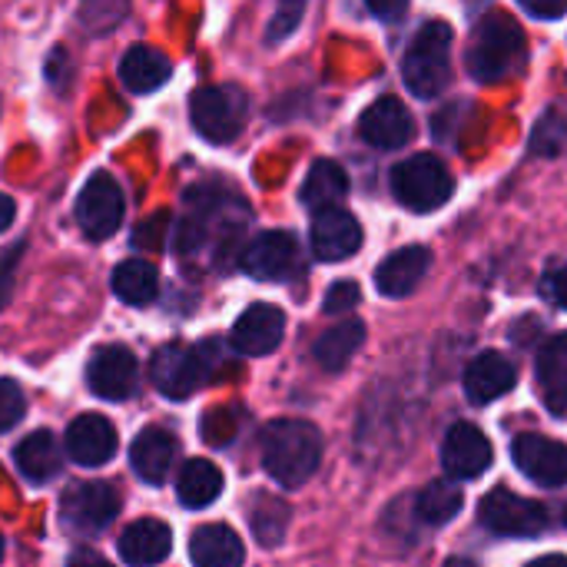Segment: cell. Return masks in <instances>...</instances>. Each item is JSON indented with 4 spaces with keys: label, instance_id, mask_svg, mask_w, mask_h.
Returning a JSON list of instances; mask_svg holds the SVG:
<instances>
[{
    "label": "cell",
    "instance_id": "1",
    "mask_svg": "<svg viewBox=\"0 0 567 567\" xmlns=\"http://www.w3.org/2000/svg\"><path fill=\"white\" fill-rule=\"evenodd\" d=\"M322 462V435L312 422L279 419L262 432V468L282 488H302Z\"/></svg>",
    "mask_w": 567,
    "mask_h": 567
},
{
    "label": "cell",
    "instance_id": "2",
    "mask_svg": "<svg viewBox=\"0 0 567 567\" xmlns=\"http://www.w3.org/2000/svg\"><path fill=\"white\" fill-rule=\"evenodd\" d=\"M525 30L515 23V17L495 10L472 30L465 63L478 83H502L525 63Z\"/></svg>",
    "mask_w": 567,
    "mask_h": 567
},
{
    "label": "cell",
    "instance_id": "3",
    "mask_svg": "<svg viewBox=\"0 0 567 567\" xmlns=\"http://www.w3.org/2000/svg\"><path fill=\"white\" fill-rule=\"evenodd\" d=\"M452 37L455 33L445 20H429L412 37L405 60H402V76H405V86L419 100H432L449 86V80H452Z\"/></svg>",
    "mask_w": 567,
    "mask_h": 567
},
{
    "label": "cell",
    "instance_id": "4",
    "mask_svg": "<svg viewBox=\"0 0 567 567\" xmlns=\"http://www.w3.org/2000/svg\"><path fill=\"white\" fill-rule=\"evenodd\" d=\"M219 342H199V346H183V342H169L163 346L153 362H150V375L156 392H163L166 399H189L196 389H203L206 382H213L216 369H219Z\"/></svg>",
    "mask_w": 567,
    "mask_h": 567
},
{
    "label": "cell",
    "instance_id": "5",
    "mask_svg": "<svg viewBox=\"0 0 567 567\" xmlns=\"http://www.w3.org/2000/svg\"><path fill=\"white\" fill-rule=\"evenodd\" d=\"M392 193L412 213H435L452 199L455 179L439 156L415 153L392 169Z\"/></svg>",
    "mask_w": 567,
    "mask_h": 567
},
{
    "label": "cell",
    "instance_id": "6",
    "mask_svg": "<svg viewBox=\"0 0 567 567\" xmlns=\"http://www.w3.org/2000/svg\"><path fill=\"white\" fill-rule=\"evenodd\" d=\"M189 116H193V126L203 140L223 146L243 133V126L249 120V96H246V90H239L233 83L199 86L189 96Z\"/></svg>",
    "mask_w": 567,
    "mask_h": 567
},
{
    "label": "cell",
    "instance_id": "7",
    "mask_svg": "<svg viewBox=\"0 0 567 567\" xmlns=\"http://www.w3.org/2000/svg\"><path fill=\"white\" fill-rule=\"evenodd\" d=\"M120 515V492L110 482H80L70 485L60 498V525L70 535L93 538L103 535Z\"/></svg>",
    "mask_w": 567,
    "mask_h": 567
},
{
    "label": "cell",
    "instance_id": "8",
    "mask_svg": "<svg viewBox=\"0 0 567 567\" xmlns=\"http://www.w3.org/2000/svg\"><path fill=\"white\" fill-rule=\"evenodd\" d=\"M76 226L83 229L86 239H110L120 226H123V213H126V199H123V189L120 183L106 173V169H96L80 196H76Z\"/></svg>",
    "mask_w": 567,
    "mask_h": 567
},
{
    "label": "cell",
    "instance_id": "9",
    "mask_svg": "<svg viewBox=\"0 0 567 567\" xmlns=\"http://www.w3.org/2000/svg\"><path fill=\"white\" fill-rule=\"evenodd\" d=\"M482 525L495 535H508V538H535L548 528V512L545 505L522 498L508 488H495L482 498L478 505Z\"/></svg>",
    "mask_w": 567,
    "mask_h": 567
},
{
    "label": "cell",
    "instance_id": "10",
    "mask_svg": "<svg viewBox=\"0 0 567 567\" xmlns=\"http://www.w3.org/2000/svg\"><path fill=\"white\" fill-rule=\"evenodd\" d=\"M86 385L103 402H126L130 395H136V385H140L136 355L120 342L93 349L86 362Z\"/></svg>",
    "mask_w": 567,
    "mask_h": 567
},
{
    "label": "cell",
    "instance_id": "11",
    "mask_svg": "<svg viewBox=\"0 0 567 567\" xmlns=\"http://www.w3.org/2000/svg\"><path fill=\"white\" fill-rule=\"evenodd\" d=\"M492 458H495V449L478 425L458 422L449 429V435L442 442V465L452 478H458V482L482 478L492 468Z\"/></svg>",
    "mask_w": 567,
    "mask_h": 567
},
{
    "label": "cell",
    "instance_id": "12",
    "mask_svg": "<svg viewBox=\"0 0 567 567\" xmlns=\"http://www.w3.org/2000/svg\"><path fill=\"white\" fill-rule=\"evenodd\" d=\"M512 458L518 472L542 488H561L567 482V449L555 439L518 435L512 442Z\"/></svg>",
    "mask_w": 567,
    "mask_h": 567
},
{
    "label": "cell",
    "instance_id": "13",
    "mask_svg": "<svg viewBox=\"0 0 567 567\" xmlns=\"http://www.w3.org/2000/svg\"><path fill=\"white\" fill-rule=\"evenodd\" d=\"M296 259H299L296 239L282 229H269V233H259L243 249L239 266L246 276L259 282H279V279H289V272L296 269Z\"/></svg>",
    "mask_w": 567,
    "mask_h": 567
},
{
    "label": "cell",
    "instance_id": "14",
    "mask_svg": "<svg viewBox=\"0 0 567 567\" xmlns=\"http://www.w3.org/2000/svg\"><path fill=\"white\" fill-rule=\"evenodd\" d=\"M362 249V223L342 209V206H329L319 209L312 219V252L322 262H342L349 256H355Z\"/></svg>",
    "mask_w": 567,
    "mask_h": 567
},
{
    "label": "cell",
    "instance_id": "15",
    "mask_svg": "<svg viewBox=\"0 0 567 567\" xmlns=\"http://www.w3.org/2000/svg\"><path fill=\"white\" fill-rule=\"evenodd\" d=\"M359 136L375 150H399L415 136V120L399 96H382L362 113Z\"/></svg>",
    "mask_w": 567,
    "mask_h": 567
},
{
    "label": "cell",
    "instance_id": "16",
    "mask_svg": "<svg viewBox=\"0 0 567 567\" xmlns=\"http://www.w3.org/2000/svg\"><path fill=\"white\" fill-rule=\"evenodd\" d=\"M282 336H286V312L269 306V302H256V306H249L236 319V326H233V349L239 355L259 359V355L276 352Z\"/></svg>",
    "mask_w": 567,
    "mask_h": 567
},
{
    "label": "cell",
    "instance_id": "17",
    "mask_svg": "<svg viewBox=\"0 0 567 567\" xmlns=\"http://www.w3.org/2000/svg\"><path fill=\"white\" fill-rule=\"evenodd\" d=\"M66 455L83 465V468H100L106 462H113L116 449H120V439H116V429L110 419L103 415H80L70 422L66 429Z\"/></svg>",
    "mask_w": 567,
    "mask_h": 567
},
{
    "label": "cell",
    "instance_id": "18",
    "mask_svg": "<svg viewBox=\"0 0 567 567\" xmlns=\"http://www.w3.org/2000/svg\"><path fill=\"white\" fill-rule=\"evenodd\" d=\"M176 455H179V442L159 425L143 429L130 445V465L146 485H163L176 465Z\"/></svg>",
    "mask_w": 567,
    "mask_h": 567
},
{
    "label": "cell",
    "instance_id": "19",
    "mask_svg": "<svg viewBox=\"0 0 567 567\" xmlns=\"http://www.w3.org/2000/svg\"><path fill=\"white\" fill-rule=\"evenodd\" d=\"M515 382H518V369L502 352H482L465 369V392L475 405L498 402L502 395L515 389Z\"/></svg>",
    "mask_w": 567,
    "mask_h": 567
},
{
    "label": "cell",
    "instance_id": "20",
    "mask_svg": "<svg viewBox=\"0 0 567 567\" xmlns=\"http://www.w3.org/2000/svg\"><path fill=\"white\" fill-rule=\"evenodd\" d=\"M116 551H120V561H126L130 567L159 565L173 551V532H169V525H163L156 518H140L120 535Z\"/></svg>",
    "mask_w": 567,
    "mask_h": 567
},
{
    "label": "cell",
    "instance_id": "21",
    "mask_svg": "<svg viewBox=\"0 0 567 567\" xmlns=\"http://www.w3.org/2000/svg\"><path fill=\"white\" fill-rule=\"evenodd\" d=\"M429 266H432V252L425 246H405V249H399V252H392L389 259L379 262L375 286H379L382 296L402 299V296L419 289V282L425 279Z\"/></svg>",
    "mask_w": 567,
    "mask_h": 567
},
{
    "label": "cell",
    "instance_id": "22",
    "mask_svg": "<svg viewBox=\"0 0 567 567\" xmlns=\"http://www.w3.org/2000/svg\"><path fill=\"white\" fill-rule=\"evenodd\" d=\"M13 465H17V472H20L30 485H47L50 478H56L60 468H63V452H60L56 435L47 432V429L30 432V435L13 449Z\"/></svg>",
    "mask_w": 567,
    "mask_h": 567
},
{
    "label": "cell",
    "instance_id": "23",
    "mask_svg": "<svg viewBox=\"0 0 567 567\" xmlns=\"http://www.w3.org/2000/svg\"><path fill=\"white\" fill-rule=\"evenodd\" d=\"M169 76H173L169 56L150 43L130 47L120 60V80L130 93H153L163 83H169Z\"/></svg>",
    "mask_w": 567,
    "mask_h": 567
},
{
    "label": "cell",
    "instance_id": "24",
    "mask_svg": "<svg viewBox=\"0 0 567 567\" xmlns=\"http://www.w3.org/2000/svg\"><path fill=\"white\" fill-rule=\"evenodd\" d=\"M189 558L199 567H236L246 561V548L233 528L203 525L189 538Z\"/></svg>",
    "mask_w": 567,
    "mask_h": 567
},
{
    "label": "cell",
    "instance_id": "25",
    "mask_svg": "<svg viewBox=\"0 0 567 567\" xmlns=\"http://www.w3.org/2000/svg\"><path fill=\"white\" fill-rule=\"evenodd\" d=\"M219 495H223V472L206 458H189L176 478L179 505L189 512H199V508H209Z\"/></svg>",
    "mask_w": 567,
    "mask_h": 567
},
{
    "label": "cell",
    "instance_id": "26",
    "mask_svg": "<svg viewBox=\"0 0 567 567\" xmlns=\"http://www.w3.org/2000/svg\"><path fill=\"white\" fill-rule=\"evenodd\" d=\"M349 193V176L346 169L336 163V159H316L306 183H302V206L319 213V209H329V206H339Z\"/></svg>",
    "mask_w": 567,
    "mask_h": 567
},
{
    "label": "cell",
    "instance_id": "27",
    "mask_svg": "<svg viewBox=\"0 0 567 567\" xmlns=\"http://www.w3.org/2000/svg\"><path fill=\"white\" fill-rule=\"evenodd\" d=\"M538 389L555 415H567V336L551 339L538 355Z\"/></svg>",
    "mask_w": 567,
    "mask_h": 567
},
{
    "label": "cell",
    "instance_id": "28",
    "mask_svg": "<svg viewBox=\"0 0 567 567\" xmlns=\"http://www.w3.org/2000/svg\"><path fill=\"white\" fill-rule=\"evenodd\" d=\"M362 342H365V322L349 319V322H339L336 329L322 332L312 355L326 372H342L352 362V355L362 349Z\"/></svg>",
    "mask_w": 567,
    "mask_h": 567
},
{
    "label": "cell",
    "instance_id": "29",
    "mask_svg": "<svg viewBox=\"0 0 567 567\" xmlns=\"http://www.w3.org/2000/svg\"><path fill=\"white\" fill-rule=\"evenodd\" d=\"M110 286H113V292L126 306H136V309L156 302V296H159V276H156V269L146 259H126V262H120L113 269Z\"/></svg>",
    "mask_w": 567,
    "mask_h": 567
},
{
    "label": "cell",
    "instance_id": "30",
    "mask_svg": "<svg viewBox=\"0 0 567 567\" xmlns=\"http://www.w3.org/2000/svg\"><path fill=\"white\" fill-rule=\"evenodd\" d=\"M249 525H252V535L262 548H276L289 528V505L282 498L262 492L249 505Z\"/></svg>",
    "mask_w": 567,
    "mask_h": 567
},
{
    "label": "cell",
    "instance_id": "31",
    "mask_svg": "<svg viewBox=\"0 0 567 567\" xmlns=\"http://www.w3.org/2000/svg\"><path fill=\"white\" fill-rule=\"evenodd\" d=\"M462 505H465V495H462V488L452 485V482H432V485L422 488V495L415 498L419 518H422L425 525H435V528L455 522V515L462 512Z\"/></svg>",
    "mask_w": 567,
    "mask_h": 567
},
{
    "label": "cell",
    "instance_id": "32",
    "mask_svg": "<svg viewBox=\"0 0 567 567\" xmlns=\"http://www.w3.org/2000/svg\"><path fill=\"white\" fill-rule=\"evenodd\" d=\"M567 150V116L561 110H548L538 126L532 130V153L535 156H561Z\"/></svg>",
    "mask_w": 567,
    "mask_h": 567
},
{
    "label": "cell",
    "instance_id": "33",
    "mask_svg": "<svg viewBox=\"0 0 567 567\" xmlns=\"http://www.w3.org/2000/svg\"><path fill=\"white\" fill-rule=\"evenodd\" d=\"M130 10V0H80V20L90 30H110L116 27Z\"/></svg>",
    "mask_w": 567,
    "mask_h": 567
},
{
    "label": "cell",
    "instance_id": "34",
    "mask_svg": "<svg viewBox=\"0 0 567 567\" xmlns=\"http://www.w3.org/2000/svg\"><path fill=\"white\" fill-rule=\"evenodd\" d=\"M306 3H309V0H279V10H276V17H272L269 27H266L269 43H279V40L292 37V30L302 23Z\"/></svg>",
    "mask_w": 567,
    "mask_h": 567
},
{
    "label": "cell",
    "instance_id": "35",
    "mask_svg": "<svg viewBox=\"0 0 567 567\" xmlns=\"http://www.w3.org/2000/svg\"><path fill=\"white\" fill-rule=\"evenodd\" d=\"M23 415H27V399L20 385L13 379H0V435L20 425Z\"/></svg>",
    "mask_w": 567,
    "mask_h": 567
},
{
    "label": "cell",
    "instance_id": "36",
    "mask_svg": "<svg viewBox=\"0 0 567 567\" xmlns=\"http://www.w3.org/2000/svg\"><path fill=\"white\" fill-rule=\"evenodd\" d=\"M23 252H27V239H17V243H10V246L0 252V312H3V306L10 302V296H13L17 266H20Z\"/></svg>",
    "mask_w": 567,
    "mask_h": 567
},
{
    "label": "cell",
    "instance_id": "37",
    "mask_svg": "<svg viewBox=\"0 0 567 567\" xmlns=\"http://www.w3.org/2000/svg\"><path fill=\"white\" fill-rule=\"evenodd\" d=\"M359 302H362V289H359L355 282H336V286H329L322 306H326L329 316H346V312H352Z\"/></svg>",
    "mask_w": 567,
    "mask_h": 567
},
{
    "label": "cell",
    "instance_id": "38",
    "mask_svg": "<svg viewBox=\"0 0 567 567\" xmlns=\"http://www.w3.org/2000/svg\"><path fill=\"white\" fill-rule=\"evenodd\" d=\"M518 7L542 20H558L567 13V0H518Z\"/></svg>",
    "mask_w": 567,
    "mask_h": 567
},
{
    "label": "cell",
    "instance_id": "39",
    "mask_svg": "<svg viewBox=\"0 0 567 567\" xmlns=\"http://www.w3.org/2000/svg\"><path fill=\"white\" fill-rule=\"evenodd\" d=\"M545 292H548V299H551L558 309H567V262L548 272V279H545Z\"/></svg>",
    "mask_w": 567,
    "mask_h": 567
},
{
    "label": "cell",
    "instance_id": "40",
    "mask_svg": "<svg viewBox=\"0 0 567 567\" xmlns=\"http://www.w3.org/2000/svg\"><path fill=\"white\" fill-rule=\"evenodd\" d=\"M365 3H369V10H372L375 17H382V20H399L402 10L409 7V0H365Z\"/></svg>",
    "mask_w": 567,
    "mask_h": 567
},
{
    "label": "cell",
    "instance_id": "41",
    "mask_svg": "<svg viewBox=\"0 0 567 567\" xmlns=\"http://www.w3.org/2000/svg\"><path fill=\"white\" fill-rule=\"evenodd\" d=\"M13 216H17V203H13L7 193H0V233H7V229H10Z\"/></svg>",
    "mask_w": 567,
    "mask_h": 567
},
{
    "label": "cell",
    "instance_id": "42",
    "mask_svg": "<svg viewBox=\"0 0 567 567\" xmlns=\"http://www.w3.org/2000/svg\"><path fill=\"white\" fill-rule=\"evenodd\" d=\"M3 551H7V545H3V535H0V561H3Z\"/></svg>",
    "mask_w": 567,
    "mask_h": 567
}]
</instances>
